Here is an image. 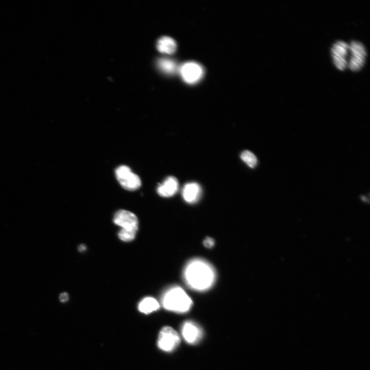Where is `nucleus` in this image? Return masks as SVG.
<instances>
[{"label": "nucleus", "mask_w": 370, "mask_h": 370, "mask_svg": "<svg viewBox=\"0 0 370 370\" xmlns=\"http://www.w3.org/2000/svg\"><path fill=\"white\" fill-rule=\"evenodd\" d=\"M241 158L250 168H253L257 164L258 160L256 155L249 151H243L241 155Z\"/></svg>", "instance_id": "obj_15"}, {"label": "nucleus", "mask_w": 370, "mask_h": 370, "mask_svg": "<svg viewBox=\"0 0 370 370\" xmlns=\"http://www.w3.org/2000/svg\"><path fill=\"white\" fill-rule=\"evenodd\" d=\"M180 342L177 332L170 327H165L161 330L157 340L159 349L167 352L175 350Z\"/></svg>", "instance_id": "obj_4"}, {"label": "nucleus", "mask_w": 370, "mask_h": 370, "mask_svg": "<svg viewBox=\"0 0 370 370\" xmlns=\"http://www.w3.org/2000/svg\"><path fill=\"white\" fill-rule=\"evenodd\" d=\"M182 337L190 344H195L202 337L201 329L195 322L188 321L184 322L181 327Z\"/></svg>", "instance_id": "obj_9"}, {"label": "nucleus", "mask_w": 370, "mask_h": 370, "mask_svg": "<svg viewBox=\"0 0 370 370\" xmlns=\"http://www.w3.org/2000/svg\"><path fill=\"white\" fill-rule=\"evenodd\" d=\"M161 303L167 310L179 313L188 312L193 304L188 294L178 286L168 289L162 297Z\"/></svg>", "instance_id": "obj_2"}, {"label": "nucleus", "mask_w": 370, "mask_h": 370, "mask_svg": "<svg viewBox=\"0 0 370 370\" xmlns=\"http://www.w3.org/2000/svg\"><path fill=\"white\" fill-rule=\"evenodd\" d=\"M204 244L206 247L211 248L214 246L215 241L212 238H207L204 241Z\"/></svg>", "instance_id": "obj_17"}, {"label": "nucleus", "mask_w": 370, "mask_h": 370, "mask_svg": "<svg viewBox=\"0 0 370 370\" xmlns=\"http://www.w3.org/2000/svg\"><path fill=\"white\" fill-rule=\"evenodd\" d=\"M136 231L122 229L119 233V238L124 242H130L134 239Z\"/></svg>", "instance_id": "obj_16"}, {"label": "nucleus", "mask_w": 370, "mask_h": 370, "mask_svg": "<svg viewBox=\"0 0 370 370\" xmlns=\"http://www.w3.org/2000/svg\"><path fill=\"white\" fill-rule=\"evenodd\" d=\"M202 193L201 188L197 182H190L184 185L182 196L185 201L193 204L199 201Z\"/></svg>", "instance_id": "obj_11"}, {"label": "nucleus", "mask_w": 370, "mask_h": 370, "mask_svg": "<svg viewBox=\"0 0 370 370\" xmlns=\"http://www.w3.org/2000/svg\"><path fill=\"white\" fill-rule=\"evenodd\" d=\"M60 300L61 302L65 303L68 300V295L67 293H63L60 296Z\"/></svg>", "instance_id": "obj_18"}, {"label": "nucleus", "mask_w": 370, "mask_h": 370, "mask_svg": "<svg viewBox=\"0 0 370 370\" xmlns=\"http://www.w3.org/2000/svg\"><path fill=\"white\" fill-rule=\"evenodd\" d=\"M349 49L351 53V58L348 65L351 70L359 71L363 66L365 61L366 52L364 46L359 41H352L349 44Z\"/></svg>", "instance_id": "obj_5"}, {"label": "nucleus", "mask_w": 370, "mask_h": 370, "mask_svg": "<svg viewBox=\"0 0 370 370\" xmlns=\"http://www.w3.org/2000/svg\"><path fill=\"white\" fill-rule=\"evenodd\" d=\"M349 51V44L344 41H338L332 46L331 54L333 62L340 70H343L348 66L347 56Z\"/></svg>", "instance_id": "obj_7"}, {"label": "nucleus", "mask_w": 370, "mask_h": 370, "mask_svg": "<svg viewBox=\"0 0 370 370\" xmlns=\"http://www.w3.org/2000/svg\"><path fill=\"white\" fill-rule=\"evenodd\" d=\"M85 249H86L85 246L83 245H80L79 247V249L80 251H84L85 250Z\"/></svg>", "instance_id": "obj_19"}, {"label": "nucleus", "mask_w": 370, "mask_h": 370, "mask_svg": "<svg viewBox=\"0 0 370 370\" xmlns=\"http://www.w3.org/2000/svg\"><path fill=\"white\" fill-rule=\"evenodd\" d=\"M157 64L160 70L167 74H173L179 71L177 63L170 59H160Z\"/></svg>", "instance_id": "obj_14"}, {"label": "nucleus", "mask_w": 370, "mask_h": 370, "mask_svg": "<svg viewBox=\"0 0 370 370\" xmlns=\"http://www.w3.org/2000/svg\"><path fill=\"white\" fill-rule=\"evenodd\" d=\"M176 42L169 37L161 38L157 42V49L161 53L172 54L176 50Z\"/></svg>", "instance_id": "obj_12"}, {"label": "nucleus", "mask_w": 370, "mask_h": 370, "mask_svg": "<svg viewBox=\"0 0 370 370\" xmlns=\"http://www.w3.org/2000/svg\"><path fill=\"white\" fill-rule=\"evenodd\" d=\"M179 71L184 81L189 84L197 83L204 75V69L202 66L194 62L183 64L179 68Z\"/></svg>", "instance_id": "obj_6"}, {"label": "nucleus", "mask_w": 370, "mask_h": 370, "mask_svg": "<svg viewBox=\"0 0 370 370\" xmlns=\"http://www.w3.org/2000/svg\"><path fill=\"white\" fill-rule=\"evenodd\" d=\"M178 190V182L175 177L169 176L160 184L157 189V194L162 197L173 196Z\"/></svg>", "instance_id": "obj_10"}, {"label": "nucleus", "mask_w": 370, "mask_h": 370, "mask_svg": "<svg viewBox=\"0 0 370 370\" xmlns=\"http://www.w3.org/2000/svg\"><path fill=\"white\" fill-rule=\"evenodd\" d=\"M115 175L121 186L128 191H135L141 187L140 177L133 173L130 168L125 165L119 167L115 170Z\"/></svg>", "instance_id": "obj_3"}, {"label": "nucleus", "mask_w": 370, "mask_h": 370, "mask_svg": "<svg viewBox=\"0 0 370 370\" xmlns=\"http://www.w3.org/2000/svg\"><path fill=\"white\" fill-rule=\"evenodd\" d=\"M185 283L191 289L204 292L210 289L216 280L214 267L205 260L194 259L185 266L183 271Z\"/></svg>", "instance_id": "obj_1"}, {"label": "nucleus", "mask_w": 370, "mask_h": 370, "mask_svg": "<svg viewBox=\"0 0 370 370\" xmlns=\"http://www.w3.org/2000/svg\"><path fill=\"white\" fill-rule=\"evenodd\" d=\"M160 307L157 301L152 297H147L144 299L138 305V310L145 314H149L157 311Z\"/></svg>", "instance_id": "obj_13"}, {"label": "nucleus", "mask_w": 370, "mask_h": 370, "mask_svg": "<svg viewBox=\"0 0 370 370\" xmlns=\"http://www.w3.org/2000/svg\"><path fill=\"white\" fill-rule=\"evenodd\" d=\"M114 223L122 228V229L136 231L138 228V220L137 217L132 213L120 210L115 214Z\"/></svg>", "instance_id": "obj_8"}]
</instances>
